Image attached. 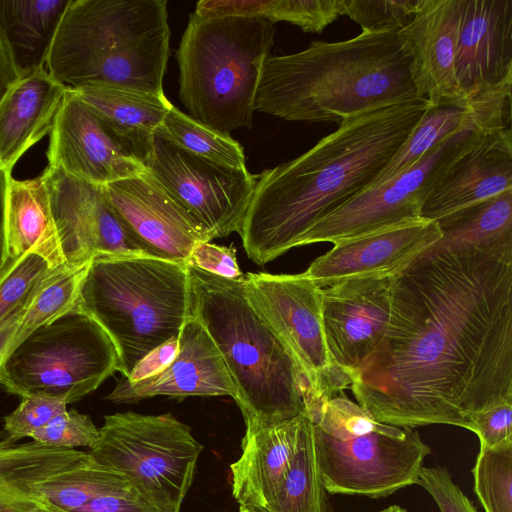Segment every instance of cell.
Instances as JSON below:
<instances>
[{
    "label": "cell",
    "mask_w": 512,
    "mask_h": 512,
    "mask_svg": "<svg viewBox=\"0 0 512 512\" xmlns=\"http://www.w3.org/2000/svg\"><path fill=\"white\" fill-rule=\"evenodd\" d=\"M326 512H334L332 506L330 505V503L328 502V505H327V509H326Z\"/></svg>",
    "instance_id": "obj_53"
},
{
    "label": "cell",
    "mask_w": 512,
    "mask_h": 512,
    "mask_svg": "<svg viewBox=\"0 0 512 512\" xmlns=\"http://www.w3.org/2000/svg\"><path fill=\"white\" fill-rule=\"evenodd\" d=\"M325 494L314 443V426L307 413L291 465L268 507V512H326Z\"/></svg>",
    "instance_id": "obj_31"
},
{
    "label": "cell",
    "mask_w": 512,
    "mask_h": 512,
    "mask_svg": "<svg viewBox=\"0 0 512 512\" xmlns=\"http://www.w3.org/2000/svg\"><path fill=\"white\" fill-rule=\"evenodd\" d=\"M67 89L45 67L8 88L0 100V164L6 171L51 131Z\"/></svg>",
    "instance_id": "obj_24"
},
{
    "label": "cell",
    "mask_w": 512,
    "mask_h": 512,
    "mask_svg": "<svg viewBox=\"0 0 512 512\" xmlns=\"http://www.w3.org/2000/svg\"><path fill=\"white\" fill-rule=\"evenodd\" d=\"M170 34L166 0H71L47 71L70 89L110 86L162 95Z\"/></svg>",
    "instance_id": "obj_5"
},
{
    "label": "cell",
    "mask_w": 512,
    "mask_h": 512,
    "mask_svg": "<svg viewBox=\"0 0 512 512\" xmlns=\"http://www.w3.org/2000/svg\"><path fill=\"white\" fill-rule=\"evenodd\" d=\"M72 90L85 105L131 139L140 149L144 160L155 131L173 106L165 94L110 86H87Z\"/></svg>",
    "instance_id": "obj_29"
},
{
    "label": "cell",
    "mask_w": 512,
    "mask_h": 512,
    "mask_svg": "<svg viewBox=\"0 0 512 512\" xmlns=\"http://www.w3.org/2000/svg\"><path fill=\"white\" fill-rule=\"evenodd\" d=\"M64 398L45 394H28L21 397L19 406L4 418L6 440L14 443L29 437L67 410Z\"/></svg>",
    "instance_id": "obj_40"
},
{
    "label": "cell",
    "mask_w": 512,
    "mask_h": 512,
    "mask_svg": "<svg viewBox=\"0 0 512 512\" xmlns=\"http://www.w3.org/2000/svg\"><path fill=\"white\" fill-rule=\"evenodd\" d=\"M442 236L438 223L408 220L368 234L335 242L305 271L319 288L362 275L394 276L431 248Z\"/></svg>",
    "instance_id": "obj_17"
},
{
    "label": "cell",
    "mask_w": 512,
    "mask_h": 512,
    "mask_svg": "<svg viewBox=\"0 0 512 512\" xmlns=\"http://www.w3.org/2000/svg\"><path fill=\"white\" fill-rule=\"evenodd\" d=\"M305 416L245 431L241 455L230 465L239 506L268 507L294 458Z\"/></svg>",
    "instance_id": "obj_23"
},
{
    "label": "cell",
    "mask_w": 512,
    "mask_h": 512,
    "mask_svg": "<svg viewBox=\"0 0 512 512\" xmlns=\"http://www.w3.org/2000/svg\"><path fill=\"white\" fill-rule=\"evenodd\" d=\"M155 133L212 163L233 169L246 168L244 150L229 133L212 129L175 106L168 111Z\"/></svg>",
    "instance_id": "obj_32"
},
{
    "label": "cell",
    "mask_w": 512,
    "mask_h": 512,
    "mask_svg": "<svg viewBox=\"0 0 512 512\" xmlns=\"http://www.w3.org/2000/svg\"><path fill=\"white\" fill-rule=\"evenodd\" d=\"M11 178V173L6 171L0 164V270L6 260L5 210L7 191Z\"/></svg>",
    "instance_id": "obj_48"
},
{
    "label": "cell",
    "mask_w": 512,
    "mask_h": 512,
    "mask_svg": "<svg viewBox=\"0 0 512 512\" xmlns=\"http://www.w3.org/2000/svg\"><path fill=\"white\" fill-rule=\"evenodd\" d=\"M380 512H407L404 508L399 505H391L381 510Z\"/></svg>",
    "instance_id": "obj_52"
},
{
    "label": "cell",
    "mask_w": 512,
    "mask_h": 512,
    "mask_svg": "<svg viewBox=\"0 0 512 512\" xmlns=\"http://www.w3.org/2000/svg\"><path fill=\"white\" fill-rule=\"evenodd\" d=\"M79 512H160L131 485L115 488L94 497Z\"/></svg>",
    "instance_id": "obj_45"
},
{
    "label": "cell",
    "mask_w": 512,
    "mask_h": 512,
    "mask_svg": "<svg viewBox=\"0 0 512 512\" xmlns=\"http://www.w3.org/2000/svg\"><path fill=\"white\" fill-rule=\"evenodd\" d=\"M463 0H420L408 24L397 32L411 57L410 73L417 97L429 105L466 98L455 72Z\"/></svg>",
    "instance_id": "obj_18"
},
{
    "label": "cell",
    "mask_w": 512,
    "mask_h": 512,
    "mask_svg": "<svg viewBox=\"0 0 512 512\" xmlns=\"http://www.w3.org/2000/svg\"><path fill=\"white\" fill-rule=\"evenodd\" d=\"M392 285L393 276L370 274L341 279L320 288L327 350L332 362L351 381L385 335Z\"/></svg>",
    "instance_id": "obj_15"
},
{
    "label": "cell",
    "mask_w": 512,
    "mask_h": 512,
    "mask_svg": "<svg viewBox=\"0 0 512 512\" xmlns=\"http://www.w3.org/2000/svg\"><path fill=\"white\" fill-rule=\"evenodd\" d=\"M55 269L36 252L3 265L0 270V328L28 307L42 283Z\"/></svg>",
    "instance_id": "obj_36"
},
{
    "label": "cell",
    "mask_w": 512,
    "mask_h": 512,
    "mask_svg": "<svg viewBox=\"0 0 512 512\" xmlns=\"http://www.w3.org/2000/svg\"><path fill=\"white\" fill-rule=\"evenodd\" d=\"M77 309L108 334L129 378L149 353L178 338L191 317L187 262L151 256L94 257L81 285Z\"/></svg>",
    "instance_id": "obj_6"
},
{
    "label": "cell",
    "mask_w": 512,
    "mask_h": 512,
    "mask_svg": "<svg viewBox=\"0 0 512 512\" xmlns=\"http://www.w3.org/2000/svg\"><path fill=\"white\" fill-rule=\"evenodd\" d=\"M119 356L104 329L75 308L33 331L6 357L1 384L20 397L82 399L118 371Z\"/></svg>",
    "instance_id": "obj_9"
},
{
    "label": "cell",
    "mask_w": 512,
    "mask_h": 512,
    "mask_svg": "<svg viewBox=\"0 0 512 512\" xmlns=\"http://www.w3.org/2000/svg\"><path fill=\"white\" fill-rule=\"evenodd\" d=\"M202 450L191 428L172 414L127 411L104 417L88 453L100 466L122 475L160 512H180Z\"/></svg>",
    "instance_id": "obj_8"
},
{
    "label": "cell",
    "mask_w": 512,
    "mask_h": 512,
    "mask_svg": "<svg viewBox=\"0 0 512 512\" xmlns=\"http://www.w3.org/2000/svg\"><path fill=\"white\" fill-rule=\"evenodd\" d=\"M89 454L30 441L0 442V512H65L40 493L38 485L84 462Z\"/></svg>",
    "instance_id": "obj_26"
},
{
    "label": "cell",
    "mask_w": 512,
    "mask_h": 512,
    "mask_svg": "<svg viewBox=\"0 0 512 512\" xmlns=\"http://www.w3.org/2000/svg\"><path fill=\"white\" fill-rule=\"evenodd\" d=\"M308 417L323 433L338 440H348L372 432L393 433L400 428L378 422L343 392L323 402Z\"/></svg>",
    "instance_id": "obj_37"
},
{
    "label": "cell",
    "mask_w": 512,
    "mask_h": 512,
    "mask_svg": "<svg viewBox=\"0 0 512 512\" xmlns=\"http://www.w3.org/2000/svg\"><path fill=\"white\" fill-rule=\"evenodd\" d=\"M42 175L65 264L89 263L98 255L101 229L109 205L102 186L51 166H47Z\"/></svg>",
    "instance_id": "obj_25"
},
{
    "label": "cell",
    "mask_w": 512,
    "mask_h": 512,
    "mask_svg": "<svg viewBox=\"0 0 512 512\" xmlns=\"http://www.w3.org/2000/svg\"><path fill=\"white\" fill-rule=\"evenodd\" d=\"M51 167L96 186L146 170L137 145L85 105L68 88L50 131Z\"/></svg>",
    "instance_id": "obj_14"
},
{
    "label": "cell",
    "mask_w": 512,
    "mask_h": 512,
    "mask_svg": "<svg viewBox=\"0 0 512 512\" xmlns=\"http://www.w3.org/2000/svg\"><path fill=\"white\" fill-rule=\"evenodd\" d=\"M472 432L480 444L493 447L512 439V400L496 403L473 415Z\"/></svg>",
    "instance_id": "obj_43"
},
{
    "label": "cell",
    "mask_w": 512,
    "mask_h": 512,
    "mask_svg": "<svg viewBox=\"0 0 512 512\" xmlns=\"http://www.w3.org/2000/svg\"><path fill=\"white\" fill-rule=\"evenodd\" d=\"M313 426L318 468L330 494L387 497L417 484L423 461L431 453L413 428L338 440Z\"/></svg>",
    "instance_id": "obj_13"
},
{
    "label": "cell",
    "mask_w": 512,
    "mask_h": 512,
    "mask_svg": "<svg viewBox=\"0 0 512 512\" xmlns=\"http://www.w3.org/2000/svg\"><path fill=\"white\" fill-rule=\"evenodd\" d=\"M102 188L110 206L150 256L187 262L193 249L207 242L188 212L147 169Z\"/></svg>",
    "instance_id": "obj_16"
},
{
    "label": "cell",
    "mask_w": 512,
    "mask_h": 512,
    "mask_svg": "<svg viewBox=\"0 0 512 512\" xmlns=\"http://www.w3.org/2000/svg\"><path fill=\"white\" fill-rule=\"evenodd\" d=\"M30 438L39 444L76 449L88 447L92 449L99 438V429L90 416L76 410H66L55 416L49 423L34 432Z\"/></svg>",
    "instance_id": "obj_41"
},
{
    "label": "cell",
    "mask_w": 512,
    "mask_h": 512,
    "mask_svg": "<svg viewBox=\"0 0 512 512\" xmlns=\"http://www.w3.org/2000/svg\"><path fill=\"white\" fill-rule=\"evenodd\" d=\"M190 312L206 330L231 377L246 430L306 412L310 387L291 352L253 308L244 276H216L188 265Z\"/></svg>",
    "instance_id": "obj_4"
},
{
    "label": "cell",
    "mask_w": 512,
    "mask_h": 512,
    "mask_svg": "<svg viewBox=\"0 0 512 512\" xmlns=\"http://www.w3.org/2000/svg\"><path fill=\"white\" fill-rule=\"evenodd\" d=\"M144 165L188 212L207 242L239 233L257 177L197 157L154 133Z\"/></svg>",
    "instance_id": "obj_12"
},
{
    "label": "cell",
    "mask_w": 512,
    "mask_h": 512,
    "mask_svg": "<svg viewBox=\"0 0 512 512\" xmlns=\"http://www.w3.org/2000/svg\"><path fill=\"white\" fill-rule=\"evenodd\" d=\"M511 83L507 81L473 98L428 104L411 134L369 187L409 168L432 147L457 133L511 129Z\"/></svg>",
    "instance_id": "obj_21"
},
{
    "label": "cell",
    "mask_w": 512,
    "mask_h": 512,
    "mask_svg": "<svg viewBox=\"0 0 512 512\" xmlns=\"http://www.w3.org/2000/svg\"><path fill=\"white\" fill-rule=\"evenodd\" d=\"M166 396H231L236 390L214 342L194 317L183 325L174 359L160 372L138 380L118 379L106 397L117 403H136L146 398Z\"/></svg>",
    "instance_id": "obj_19"
},
{
    "label": "cell",
    "mask_w": 512,
    "mask_h": 512,
    "mask_svg": "<svg viewBox=\"0 0 512 512\" xmlns=\"http://www.w3.org/2000/svg\"><path fill=\"white\" fill-rule=\"evenodd\" d=\"M187 264L226 279L237 280L244 276L237 262L236 250L232 246L199 243L191 252Z\"/></svg>",
    "instance_id": "obj_44"
},
{
    "label": "cell",
    "mask_w": 512,
    "mask_h": 512,
    "mask_svg": "<svg viewBox=\"0 0 512 512\" xmlns=\"http://www.w3.org/2000/svg\"><path fill=\"white\" fill-rule=\"evenodd\" d=\"M238 512H268L267 510L254 506H239Z\"/></svg>",
    "instance_id": "obj_51"
},
{
    "label": "cell",
    "mask_w": 512,
    "mask_h": 512,
    "mask_svg": "<svg viewBox=\"0 0 512 512\" xmlns=\"http://www.w3.org/2000/svg\"><path fill=\"white\" fill-rule=\"evenodd\" d=\"M126 485L130 484L122 475L100 466L89 455L78 466L54 475L38 487L41 495L55 507L79 512L94 497Z\"/></svg>",
    "instance_id": "obj_34"
},
{
    "label": "cell",
    "mask_w": 512,
    "mask_h": 512,
    "mask_svg": "<svg viewBox=\"0 0 512 512\" xmlns=\"http://www.w3.org/2000/svg\"><path fill=\"white\" fill-rule=\"evenodd\" d=\"M489 132L494 131L467 130L443 140L409 168L363 190L326 215L299 239L297 247L317 242L334 244L421 218L423 203L440 178Z\"/></svg>",
    "instance_id": "obj_11"
},
{
    "label": "cell",
    "mask_w": 512,
    "mask_h": 512,
    "mask_svg": "<svg viewBox=\"0 0 512 512\" xmlns=\"http://www.w3.org/2000/svg\"><path fill=\"white\" fill-rule=\"evenodd\" d=\"M177 347L178 338L153 350L138 363L127 379L129 381H138L160 372L174 359Z\"/></svg>",
    "instance_id": "obj_47"
},
{
    "label": "cell",
    "mask_w": 512,
    "mask_h": 512,
    "mask_svg": "<svg viewBox=\"0 0 512 512\" xmlns=\"http://www.w3.org/2000/svg\"><path fill=\"white\" fill-rule=\"evenodd\" d=\"M411 57L397 31L365 32L303 51L269 55L254 110L288 121L338 123L417 97Z\"/></svg>",
    "instance_id": "obj_3"
},
{
    "label": "cell",
    "mask_w": 512,
    "mask_h": 512,
    "mask_svg": "<svg viewBox=\"0 0 512 512\" xmlns=\"http://www.w3.org/2000/svg\"><path fill=\"white\" fill-rule=\"evenodd\" d=\"M18 78L7 47L0 36V100Z\"/></svg>",
    "instance_id": "obj_49"
},
{
    "label": "cell",
    "mask_w": 512,
    "mask_h": 512,
    "mask_svg": "<svg viewBox=\"0 0 512 512\" xmlns=\"http://www.w3.org/2000/svg\"><path fill=\"white\" fill-rule=\"evenodd\" d=\"M472 474L485 512H512V439L493 447L480 444Z\"/></svg>",
    "instance_id": "obj_35"
},
{
    "label": "cell",
    "mask_w": 512,
    "mask_h": 512,
    "mask_svg": "<svg viewBox=\"0 0 512 512\" xmlns=\"http://www.w3.org/2000/svg\"><path fill=\"white\" fill-rule=\"evenodd\" d=\"M383 424L472 432L512 400V246L429 248L393 276L387 330L350 386Z\"/></svg>",
    "instance_id": "obj_1"
},
{
    "label": "cell",
    "mask_w": 512,
    "mask_h": 512,
    "mask_svg": "<svg viewBox=\"0 0 512 512\" xmlns=\"http://www.w3.org/2000/svg\"><path fill=\"white\" fill-rule=\"evenodd\" d=\"M455 72L466 98L512 80V0H463Z\"/></svg>",
    "instance_id": "obj_20"
},
{
    "label": "cell",
    "mask_w": 512,
    "mask_h": 512,
    "mask_svg": "<svg viewBox=\"0 0 512 512\" xmlns=\"http://www.w3.org/2000/svg\"><path fill=\"white\" fill-rule=\"evenodd\" d=\"M275 32L274 23L263 17L190 14L176 57L179 98L192 118L225 133L251 128Z\"/></svg>",
    "instance_id": "obj_7"
},
{
    "label": "cell",
    "mask_w": 512,
    "mask_h": 512,
    "mask_svg": "<svg viewBox=\"0 0 512 512\" xmlns=\"http://www.w3.org/2000/svg\"><path fill=\"white\" fill-rule=\"evenodd\" d=\"M419 4L420 0H342V15L365 32H398L412 19Z\"/></svg>",
    "instance_id": "obj_38"
},
{
    "label": "cell",
    "mask_w": 512,
    "mask_h": 512,
    "mask_svg": "<svg viewBox=\"0 0 512 512\" xmlns=\"http://www.w3.org/2000/svg\"><path fill=\"white\" fill-rule=\"evenodd\" d=\"M24 311L16 315L6 325L0 328V384L2 378L3 364L8 355V348L13 339L15 331L17 330L19 321Z\"/></svg>",
    "instance_id": "obj_50"
},
{
    "label": "cell",
    "mask_w": 512,
    "mask_h": 512,
    "mask_svg": "<svg viewBox=\"0 0 512 512\" xmlns=\"http://www.w3.org/2000/svg\"><path fill=\"white\" fill-rule=\"evenodd\" d=\"M90 262L60 266L47 277L22 314L8 355L33 331L76 308Z\"/></svg>",
    "instance_id": "obj_33"
},
{
    "label": "cell",
    "mask_w": 512,
    "mask_h": 512,
    "mask_svg": "<svg viewBox=\"0 0 512 512\" xmlns=\"http://www.w3.org/2000/svg\"><path fill=\"white\" fill-rule=\"evenodd\" d=\"M245 295L296 360L310 387L306 411L350 388L351 378L331 360L323 331L320 288L305 272L244 275Z\"/></svg>",
    "instance_id": "obj_10"
},
{
    "label": "cell",
    "mask_w": 512,
    "mask_h": 512,
    "mask_svg": "<svg viewBox=\"0 0 512 512\" xmlns=\"http://www.w3.org/2000/svg\"><path fill=\"white\" fill-rule=\"evenodd\" d=\"M417 484L430 494L440 512H478L444 467L423 466Z\"/></svg>",
    "instance_id": "obj_42"
},
{
    "label": "cell",
    "mask_w": 512,
    "mask_h": 512,
    "mask_svg": "<svg viewBox=\"0 0 512 512\" xmlns=\"http://www.w3.org/2000/svg\"><path fill=\"white\" fill-rule=\"evenodd\" d=\"M272 0H201L195 13L203 17H263L271 7Z\"/></svg>",
    "instance_id": "obj_46"
},
{
    "label": "cell",
    "mask_w": 512,
    "mask_h": 512,
    "mask_svg": "<svg viewBox=\"0 0 512 512\" xmlns=\"http://www.w3.org/2000/svg\"><path fill=\"white\" fill-rule=\"evenodd\" d=\"M436 222L442 236L432 246L435 249L512 246V189Z\"/></svg>",
    "instance_id": "obj_30"
},
{
    "label": "cell",
    "mask_w": 512,
    "mask_h": 512,
    "mask_svg": "<svg viewBox=\"0 0 512 512\" xmlns=\"http://www.w3.org/2000/svg\"><path fill=\"white\" fill-rule=\"evenodd\" d=\"M71 0H0V36L19 77L44 67Z\"/></svg>",
    "instance_id": "obj_28"
},
{
    "label": "cell",
    "mask_w": 512,
    "mask_h": 512,
    "mask_svg": "<svg viewBox=\"0 0 512 512\" xmlns=\"http://www.w3.org/2000/svg\"><path fill=\"white\" fill-rule=\"evenodd\" d=\"M510 189L511 129L489 132L449 167L425 199L420 215L437 221Z\"/></svg>",
    "instance_id": "obj_22"
},
{
    "label": "cell",
    "mask_w": 512,
    "mask_h": 512,
    "mask_svg": "<svg viewBox=\"0 0 512 512\" xmlns=\"http://www.w3.org/2000/svg\"><path fill=\"white\" fill-rule=\"evenodd\" d=\"M5 239V263L15 262L27 253L36 252L54 268L66 265L42 173L32 179H10L6 198Z\"/></svg>",
    "instance_id": "obj_27"
},
{
    "label": "cell",
    "mask_w": 512,
    "mask_h": 512,
    "mask_svg": "<svg viewBox=\"0 0 512 512\" xmlns=\"http://www.w3.org/2000/svg\"><path fill=\"white\" fill-rule=\"evenodd\" d=\"M428 107L426 99L347 119L299 157L258 177L239 235L254 263L291 248L318 221L368 188Z\"/></svg>",
    "instance_id": "obj_2"
},
{
    "label": "cell",
    "mask_w": 512,
    "mask_h": 512,
    "mask_svg": "<svg viewBox=\"0 0 512 512\" xmlns=\"http://www.w3.org/2000/svg\"><path fill=\"white\" fill-rule=\"evenodd\" d=\"M342 15V0H272L266 19L286 21L304 32L321 33Z\"/></svg>",
    "instance_id": "obj_39"
}]
</instances>
